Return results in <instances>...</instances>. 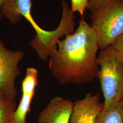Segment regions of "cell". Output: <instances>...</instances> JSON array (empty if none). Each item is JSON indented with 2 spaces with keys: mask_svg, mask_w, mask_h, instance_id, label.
<instances>
[{
  "mask_svg": "<svg viewBox=\"0 0 123 123\" xmlns=\"http://www.w3.org/2000/svg\"><path fill=\"white\" fill-rule=\"evenodd\" d=\"M49 56L51 74L62 84H80L98 77L99 49L97 33L82 17L76 30L57 42Z\"/></svg>",
  "mask_w": 123,
  "mask_h": 123,
  "instance_id": "1",
  "label": "cell"
},
{
  "mask_svg": "<svg viewBox=\"0 0 123 123\" xmlns=\"http://www.w3.org/2000/svg\"><path fill=\"white\" fill-rule=\"evenodd\" d=\"M31 0H4L1 7L3 17L15 24L20 21L22 17L28 21L36 32L29 42V45L37 53L40 59L47 61L57 41L64 35L73 31L70 22L62 18L57 28L53 31L45 30L34 20L31 14Z\"/></svg>",
  "mask_w": 123,
  "mask_h": 123,
  "instance_id": "2",
  "label": "cell"
},
{
  "mask_svg": "<svg viewBox=\"0 0 123 123\" xmlns=\"http://www.w3.org/2000/svg\"><path fill=\"white\" fill-rule=\"evenodd\" d=\"M99 79L104 97V107L123 99V53L111 45L98 56Z\"/></svg>",
  "mask_w": 123,
  "mask_h": 123,
  "instance_id": "3",
  "label": "cell"
},
{
  "mask_svg": "<svg viewBox=\"0 0 123 123\" xmlns=\"http://www.w3.org/2000/svg\"><path fill=\"white\" fill-rule=\"evenodd\" d=\"M100 50L114 43L123 33V0H105L90 16Z\"/></svg>",
  "mask_w": 123,
  "mask_h": 123,
  "instance_id": "4",
  "label": "cell"
},
{
  "mask_svg": "<svg viewBox=\"0 0 123 123\" xmlns=\"http://www.w3.org/2000/svg\"><path fill=\"white\" fill-rule=\"evenodd\" d=\"M24 55L22 50L8 49L0 38V91L7 98L15 99L17 96L15 82L21 74L18 64Z\"/></svg>",
  "mask_w": 123,
  "mask_h": 123,
  "instance_id": "5",
  "label": "cell"
},
{
  "mask_svg": "<svg viewBox=\"0 0 123 123\" xmlns=\"http://www.w3.org/2000/svg\"><path fill=\"white\" fill-rule=\"evenodd\" d=\"M38 74V71L35 68H26V75L22 83V98L12 115L11 123H26V115L31 111V101L35 95L36 87L39 84Z\"/></svg>",
  "mask_w": 123,
  "mask_h": 123,
  "instance_id": "6",
  "label": "cell"
},
{
  "mask_svg": "<svg viewBox=\"0 0 123 123\" xmlns=\"http://www.w3.org/2000/svg\"><path fill=\"white\" fill-rule=\"evenodd\" d=\"M104 108L100 94L88 92L84 98L74 103L69 123H95L98 116Z\"/></svg>",
  "mask_w": 123,
  "mask_h": 123,
  "instance_id": "7",
  "label": "cell"
},
{
  "mask_svg": "<svg viewBox=\"0 0 123 123\" xmlns=\"http://www.w3.org/2000/svg\"><path fill=\"white\" fill-rule=\"evenodd\" d=\"M73 108L70 99L56 96L41 111L38 123H69Z\"/></svg>",
  "mask_w": 123,
  "mask_h": 123,
  "instance_id": "8",
  "label": "cell"
},
{
  "mask_svg": "<svg viewBox=\"0 0 123 123\" xmlns=\"http://www.w3.org/2000/svg\"><path fill=\"white\" fill-rule=\"evenodd\" d=\"M95 123H123L122 101L104 107L98 114Z\"/></svg>",
  "mask_w": 123,
  "mask_h": 123,
  "instance_id": "9",
  "label": "cell"
},
{
  "mask_svg": "<svg viewBox=\"0 0 123 123\" xmlns=\"http://www.w3.org/2000/svg\"><path fill=\"white\" fill-rule=\"evenodd\" d=\"M15 99L6 98L0 102V123H11L14 112L17 108Z\"/></svg>",
  "mask_w": 123,
  "mask_h": 123,
  "instance_id": "10",
  "label": "cell"
},
{
  "mask_svg": "<svg viewBox=\"0 0 123 123\" xmlns=\"http://www.w3.org/2000/svg\"><path fill=\"white\" fill-rule=\"evenodd\" d=\"M89 0H71V10L73 13L78 12L83 17L85 10L88 7Z\"/></svg>",
  "mask_w": 123,
  "mask_h": 123,
  "instance_id": "11",
  "label": "cell"
},
{
  "mask_svg": "<svg viewBox=\"0 0 123 123\" xmlns=\"http://www.w3.org/2000/svg\"><path fill=\"white\" fill-rule=\"evenodd\" d=\"M105 0H89L87 9L92 12Z\"/></svg>",
  "mask_w": 123,
  "mask_h": 123,
  "instance_id": "12",
  "label": "cell"
},
{
  "mask_svg": "<svg viewBox=\"0 0 123 123\" xmlns=\"http://www.w3.org/2000/svg\"><path fill=\"white\" fill-rule=\"evenodd\" d=\"M112 45L119 52L123 53V33Z\"/></svg>",
  "mask_w": 123,
  "mask_h": 123,
  "instance_id": "13",
  "label": "cell"
},
{
  "mask_svg": "<svg viewBox=\"0 0 123 123\" xmlns=\"http://www.w3.org/2000/svg\"><path fill=\"white\" fill-rule=\"evenodd\" d=\"M6 98H7L5 97L4 94L3 93V92L0 91V102L1 101H3Z\"/></svg>",
  "mask_w": 123,
  "mask_h": 123,
  "instance_id": "14",
  "label": "cell"
},
{
  "mask_svg": "<svg viewBox=\"0 0 123 123\" xmlns=\"http://www.w3.org/2000/svg\"><path fill=\"white\" fill-rule=\"evenodd\" d=\"M4 0H0V21H1L2 18V17H3V16H2V14H1V11H0V10H1V5L2 4V3H3V1H4Z\"/></svg>",
  "mask_w": 123,
  "mask_h": 123,
  "instance_id": "15",
  "label": "cell"
},
{
  "mask_svg": "<svg viewBox=\"0 0 123 123\" xmlns=\"http://www.w3.org/2000/svg\"><path fill=\"white\" fill-rule=\"evenodd\" d=\"M122 102H123V100H122Z\"/></svg>",
  "mask_w": 123,
  "mask_h": 123,
  "instance_id": "16",
  "label": "cell"
}]
</instances>
